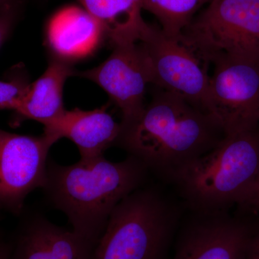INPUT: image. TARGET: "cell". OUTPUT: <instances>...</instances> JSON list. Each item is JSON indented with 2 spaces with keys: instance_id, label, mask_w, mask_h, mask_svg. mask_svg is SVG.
I'll return each mask as SVG.
<instances>
[{
  "instance_id": "obj_7",
  "label": "cell",
  "mask_w": 259,
  "mask_h": 259,
  "mask_svg": "<svg viewBox=\"0 0 259 259\" xmlns=\"http://www.w3.org/2000/svg\"><path fill=\"white\" fill-rule=\"evenodd\" d=\"M204 111L225 136L259 127V62L230 58L213 61Z\"/></svg>"
},
{
  "instance_id": "obj_18",
  "label": "cell",
  "mask_w": 259,
  "mask_h": 259,
  "mask_svg": "<svg viewBox=\"0 0 259 259\" xmlns=\"http://www.w3.org/2000/svg\"><path fill=\"white\" fill-rule=\"evenodd\" d=\"M15 19V10L13 2L0 9V49L9 36Z\"/></svg>"
},
{
  "instance_id": "obj_12",
  "label": "cell",
  "mask_w": 259,
  "mask_h": 259,
  "mask_svg": "<svg viewBox=\"0 0 259 259\" xmlns=\"http://www.w3.org/2000/svg\"><path fill=\"white\" fill-rule=\"evenodd\" d=\"M120 131V122L102 107L93 110H66L59 118L44 125V134L55 143L61 139L71 140L77 146L80 159L90 160L104 156L115 146Z\"/></svg>"
},
{
  "instance_id": "obj_3",
  "label": "cell",
  "mask_w": 259,
  "mask_h": 259,
  "mask_svg": "<svg viewBox=\"0 0 259 259\" xmlns=\"http://www.w3.org/2000/svg\"><path fill=\"white\" fill-rule=\"evenodd\" d=\"M259 174V127L225 136L169 180L191 212H226L246 199Z\"/></svg>"
},
{
  "instance_id": "obj_11",
  "label": "cell",
  "mask_w": 259,
  "mask_h": 259,
  "mask_svg": "<svg viewBox=\"0 0 259 259\" xmlns=\"http://www.w3.org/2000/svg\"><path fill=\"white\" fill-rule=\"evenodd\" d=\"M12 242L11 259H93L95 246L72 230L24 209Z\"/></svg>"
},
{
  "instance_id": "obj_21",
  "label": "cell",
  "mask_w": 259,
  "mask_h": 259,
  "mask_svg": "<svg viewBox=\"0 0 259 259\" xmlns=\"http://www.w3.org/2000/svg\"><path fill=\"white\" fill-rule=\"evenodd\" d=\"M11 242L6 241L0 236V259H11Z\"/></svg>"
},
{
  "instance_id": "obj_2",
  "label": "cell",
  "mask_w": 259,
  "mask_h": 259,
  "mask_svg": "<svg viewBox=\"0 0 259 259\" xmlns=\"http://www.w3.org/2000/svg\"><path fill=\"white\" fill-rule=\"evenodd\" d=\"M150 171L134 156L118 162L104 156L59 164L49 159L42 187L51 207L64 213L72 231L96 246L113 209L146 184Z\"/></svg>"
},
{
  "instance_id": "obj_5",
  "label": "cell",
  "mask_w": 259,
  "mask_h": 259,
  "mask_svg": "<svg viewBox=\"0 0 259 259\" xmlns=\"http://www.w3.org/2000/svg\"><path fill=\"white\" fill-rule=\"evenodd\" d=\"M182 33L211 64L220 58L259 62V0H212Z\"/></svg>"
},
{
  "instance_id": "obj_13",
  "label": "cell",
  "mask_w": 259,
  "mask_h": 259,
  "mask_svg": "<svg viewBox=\"0 0 259 259\" xmlns=\"http://www.w3.org/2000/svg\"><path fill=\"white\" fill-rule=\"evenodd\" d=\"M103 30L83 8L69 7L51 20L48 39L51 49L62 59H79L91 54Z\"/></svg>"
},
{
  "instance_id": "obj_8",
  "label": "cell",
  "mask_w": 259,
  "mask_h": 259,
  "mask_svg": "<svg viewBox=\"0 0 259 259\" xmlns=\"http://www.w3.org/2000/svg\"><path fill=\"white\" fill-rule=\"evenodd\" d=\"M54 144L44 134L25 136L0 127V209L22 214L29 194L45 185L49 153Z\"/></svg>"
},
{
  "instance_id": "obj_17",
  "label": "cell",
  "mask_w": 259,
  "mask_h": 259,
  "mask_svg": "<svg viewBox=\"0 0 259 259\" xmlns=\"http://www.w3.org/2000/svg\"><path fill=\"white\" fill-rule=\"evenodd\" d=\"M30 83L20 79L0 81V110H15L25 96Z\"/></svg>"
},
{
  "instance_id": "obj_9",
  "label": "cell",
  "mask_w": 259,
  "mask_h": 259,
  "mask_svg": "<svg viewBox=\"0 0 259 259\" xmlns=\"http://www.w3.org/2000/svg\"><path fill=\"white\" fill-rule=\"evenodd\" d=\"M172 259H245L254 215L191 212Z\"/></svg>"
},
{
  "instance_id": "obj_14",
  "label": "cell",
  "mask_w": 259,
  "mask_h": 259,
  "mask_svg": "<svg viewBox=\"0 0 259 259\" xmlns=\"http://www.w3.org/2000/svg\"><path fill=\"white\" fill-rule=\"evenodd\" d=\"M74 74L63 59L51 61L45 72L30 83L15 113L21 118L37 121L44 125L59 118L66 110L63 100L65 82Z\"/></svg>"
},
{
  "instance_id": "obj_1",
  "label": "cell",
  "mask_w": 259,
  "mask_h": 259,
  "mask_svg": "<svg viewBox=\"0 0 259 259\" xmlns=\"http://www.w3.org/2000/svg\"><path fill=\"white\" fill-rule=\"evenodd\" d=\"M212 117L175 94L158 89L137 117L120 122L115 146L165 182L225 138Z\"/></svg>"
},
{
  "instance_id": "obj_20",
  "label": "cell",
  "mask_w": 259,
  "mask_h": 259,
  "mask_svg": "<svg viewBox=\"0 0 259 259\" xmlns=\"http://www.w3.org/2000/svg\"><path fill=\"white\" fill-rule=\"evenodd\" d=\"M245 259H259V213L253 218V231Z\"/></svg>"
},
{
  "instance_id": "obj_16",
  "label": "cell",
  "mask_w": 259,
  "mask_h": 259,
  "mask_svg": "<svg viewBox=\"0 0 259 259\" xmlns=\"http://www.w3.org/2000/svg\"><path fill=\"white\" fill-rule=\"evenodd\" d=\"M212 0H142L143 9L156 17L162 31L170 36L183 32Z\"/></svg>"
},
{
  "instance_id": "obj_22",
  "label": "cell",
  "mask_w": 259,
  "mask_h": 259,
  "mask_svg": "<svg viewBox=\"0 0 259 259\" xmlns=\"http://www.w3.org/2000/svg\"><path fill=\"white\" fill-rule=\"evenodd\" d=\"M12 2H13V0H0V9L3 8L5 5H8V3H12Z\"/></svg>"
},
{
  "instance_id": "obj_4",
  "label": "cell",
  "mask_w": 259,
  "mask_h": 259,
  "mask_svg": "<svg viewBox=\"0 0 259 259\" xmlns=\"http://www.w3.org/2000/svg\"><path fill=\"white\" fill-rule=\"evenodd\" d=\"M181 216L177 202L145 185L113 209L93 259H161Z\"/></svg>"
},
{
  "instance_id": "obj_19",
  "label": "cell",
  "mask_w": 259,
  "mask_h": 259,
  "mask_svg": "<svg viewBox=\"0 0 259 259\" xmlns=\"http://www.w3.org/2000/svg\"><path fill=\"white\" fill-rule=\"evenodd\" d=\"M237 209L238 212L251 215H255L259 213V174L248 197L237 207Z\"/></svg>"
},
{
  "instance_id": "obj_10",
  "label": "cell",
  "mask_w": 259,
  "mask_h": 259,
  "mask_svg": "<svg viewBox=\"0 0 259 259\" xmlns=\"http://www.w3.org/2000/svg\"><path fill=\"white\" fill-rule=\"evenodd\" d=\"M74 74L91 80L103 89L127 122L145 107L147 85L151 83L149 64L139 42L114 46L111 55L94 69Z\"/></svg>"
},
{
  "instance_id": "obj_6",
  "label": "cell",
  "mask_w": 259,
  "mask_h": 259,
  "mask_svg": "<svg viewBox=\"0 0 259 259\" xmlns=\"http://www.w3.org/2000/svg\"><path fill=\"white\" fill-rule=\"evenodd\" d=\"M138 42L147 57L151 83L204 111L211 64L183 33L170 36L147 23Z\"/></svg>"
},
{
  "instance_id": "obj_15",
  "label": "cell",
  "mask_w": 259,
  "mask_h": 259,
  "mask_svg": "<svg viewBox=\"0 0 259 259\" xmlns=\"http://www.w3.org/2000/svg\"><path fill=\"white\" fill-rule=\"evenodd\" d=\"M113 46L138 42L146 24L142 0H79Z\"/></svg>"
}]
</instances>
